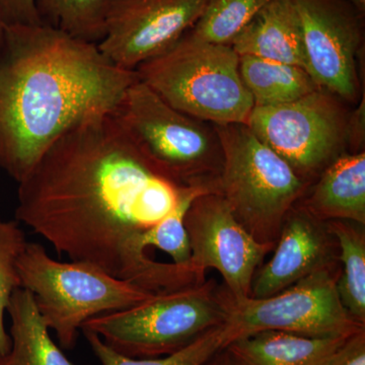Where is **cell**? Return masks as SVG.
I'll return each instance as SVG.
<instances>
[{
	"mask_svg": "<svg viewBox=\"0 0 365 365\" xmlns=\"http://www.w3.org/2000/svg\"><path fill=\"white\" fill-rule=\"evenodd\" d=\"M41 25L98 44L105 38L113 0H34Z\"/></svg>",
	"mask_w": 365,
	"mask_h": 365,
	"instance_id": "cell-20",
	"label": "cell"
},
{
	"mask_svg": "<svg viewBox=\"0 0 365 365\" xmlns=\"http://www.w3.org/2000/svg\"><path fill=\"white\" fill-rule=\"evenodd\" d=\"M0 365H9V360H7V354L6 355L0 354Z\"/></svg>",
	"mask_w": 365,
	"mask_h": 365,
	"instance_id": "cell-31",
	"label": "cell"
},
{
	"mask_svg": "<svg viewBox=\"0 0 365 365\" xmlns=\"http://www.w3.org/2000/svg\"><path fill=\"white\" fill-rule=\"evenodd\" d=\"M18 268L21 287L32 294L64 349L76 345L88 319L136 306L153 295L85 262L54 260L37 242H28Z\"/></svg>",
	"mask_w": 365,
	"mask_h": 365,
	"instance_id": "cell-6",
	"label": "cell"
},
{
	"mask_svg": "<svg viewBox=\"0 0 365 365\" xmlns=\"http://www.w3.org/2000/svg\"><path fill=\"white\" fill-rule=\"evenodd\" d=\"M138 76L97 44L44 25L9 26L0 43V170L23 181L81 120L113 112Z\"/></svg>",
	"mask_w": 365,
	"mask_h": 365,
	"instance_id": "cell-2",
	"label": "cell"
},
{
	"mask_svg": "<svg viewBox=\"0 0 365 365\" xmlns=\"http://www.w3.org/2000/svg\"><path fill=\"white\" fill-rule=\"evenodd\" d=\"M227 292H217L209 281L153 294L136 306L93 317L81 331L97 334L125 356H165L227 324Z\"/></svg>",
	"mask_w": 365,
	"mask_h": 365,
	"instance_id": "cell-5",
	"label": "cell"
},
{
	"mask_svg": "<svg viewBox=\"0 0 365 365\" xmlns=\"http://www.w3.org/2000/svg\"><path fill=\"white\" fill-rule=\"evenodd\" d=\"M208 193H216V190L207 185L182 187L181 195L174 209L143 235L144 249L155 247L169 255L173 263L189 268L191 250L188 234L185 227V217L193 201L199 196Z\"/></svg>",
	"mask_w": 365,
	"mask_h": 365,
	"instance_id": "cell-22",
	"label": "cell"
},
{
	"mask_svg": "<svg viewBox=\"0 0 365 365\" xmlns=\"http://www.w3.org/2000/svg\"><path fill=\"white\" fill-rule=\"evenodd\" d=\"M223 350L222 352L218 353L215 359H211L210 361H209L206 365H230V361H228L227 355H225V353L223 351Z\"/></svg>",
	"mask_w": 365,
	"mask_h": 365,
	"instance_id": "cell-28",
	"label": "cell"
},
{
	"mask_svg": "<svg viewBox=\"0 0 365 365\" xmlns=\"http://www.w3.org/2000/svg\"><path fill=\"white\" fill-rule=\"evenodd\" d=\"M227 302V323L240 336L278 330L307 337L343 338L365 329L343 306L331 267L314 271L272 297L235 300L228 294Z\"/></svg>",
	"mask_w": 365,
	"mask_h": 365,
	"instance_id": "cell-9",
	"label": "cell"
},
{
	"mask_svg": "<svg viewBox=\"0 0 365 365\" xmlns=\"http://www.w3.org/2000/svg\"><path fill=\"white\" fill-rule=\"evenodd\" d=\"M240 74L254 107L287 104L319 88L302 67L249 55L240 56Z\"/></svg>",
	"mask_w": 365,
	"mask_h": 365,
	"instance_id": "cell-18",
	"label": "cell"
},
{
	"mask_svg": "<svg viewBox=\"0 0 365 365\" xmlns=\"http://www.w3.org/2000/svg\"><path fill=\"white\" fill-rule=\"evenodd\" d=\"M364 93L359 107L350 113L349 117V148L351 153L364 150Z\"/></svg>",
	"mask_w": 365,
	"mask_h": 365,
	"instance_id": "cell-27",
	"label": "cell"
},
{
	"mask_svg": "<svg viewBox=\"0 0 365 365\" xmlns=\"http://www.w3.org/2000/svg\"><path fill=\"white\" fill-rule=\"evenodd\" d=\"M212 0H113L100 51L115 66L135 71L181 39Z\"/></svg>",
	"mask_w": 365,
	"mask_h": 365,
	"instance_id": "cell-12",
	"label": "cell"
},
{
	"mask_svg": "<svg viewBox=\"0 0 365 365\" xmlns=\"http://www.w3.org/2000/svg\"><path fill=\"white\" fill-rule=\"evenodd\" d=\"M81 332L102 365H206L240 336L234 327L227 323L172 354L153 359H133L115 351L97 334L86 330Z\"/></svg>",
	"mask_w": 365,
	"mask_h": 365,
	"instance_id": "cell-21",
	"label": "cell"
},
{
	"mask_svg": "<svg viewBox=\"0 0 365 365\" xmlns=\"http://www.w3.org/2000/svg\"><path fill=\"white\" fill-rule=\"evenodd\" d=\"M271 0H212L188 32L197 39L230 45Z\"/></svg>",
	"mask_w": 365,
	"mask_h": 365,
	"instance_id": "cell-23",
	"label": "cell"
},
{
	"mask_svg": "<svg viewBox=\"0 0 365 365\" xmlns=\"http://www.w3.org/2000/svg\"><path fill=\"white\" fill-rule=\"evenodd\" d=\"M222 150L217 194L257 241L276 244L288 212L311 185L247 124L215 125Z\"/></svg>",
	"mask_w": 365,
	"mask_h": 365,
	"instance_id": "cell-4",
	"label": "cell"
},
{
	"mask_svg": "<svg viewBox=\"0 0 365 365\" xmlns=\"http://www.w3.org/2000/svg\"><path fill=\"white\" fill-rule=\"evenodd\" d=\"M114 114L163 176L182 186L207 185L217 192L222 150L213 124L178 111L139 79Z\"/></svg>",
	"mask_w": 365,
	"mask_h": 365,
	"instance_id": "cell-7",
	"label": "cell"
},
{
	"mask_svg": "<svg viewBox=\"0 0 365 365\" xmlns=\"http://www.w3.org/2000/svg\"><path fill=\"white\" fill-rule=\"evenodd\" d=\"M185 227L191 250L189 268L197 281L204 282L205 271L216 269L230 299L251 297L257 268L275 244L257 241L217 193L204 194L193 201Z\"/></svg>",
	"mask_w": 365,
	"mask_h": 365,
	"instance_id": "cell-11",
	"label": "cell"
},
{
	"mask_svg": "<svg viewBox=\"0 0 365 365\" xmlns=\"http://www.w3.org/2000/svg\"><path fill=\"white\" fill-rule=\"evenodd\" d=\"M4 26L41 25L34 0H0Z\"/></svg>",
	"mask_w": 365,
	"mask_h": 365,
	"instance_id": "cell-25",
	"label": "cell"
},
{
	"mask_svg": "<svg viewBox=\"0 0 365 365\" xmlns=\"http://www.w3.org/2000/svg\"><path fill=\"white\" fill-rule=\"evenodd\" d=\"M28 241L18 220L0 217V354H9L11 336L6 329V314L16 290L21 288L18 264Z\"/></svg>",
	"mask_w": 365,
	"mask_h": 365,
	"instance_id": "cell-24",
	"label": "cell"
},
{
	"mask_svg": "<svg viewBox=\"0 0 365 365\" xmlns=\"http://www.w3.org/2000/svg\"><path fill=\"white\" fill-rule=\"evenodd\" d=\"M347 338L264 330L235 338L223 351L230 365H326Z\"/></svg>",
	"mask_w": 365,
	"mask_h": 365,
	"instance_id": "cell-15",
	"label": "cell"
},
{
	"mask_svg": "<svg viewBox=\"0 0 365 365\" xmlns=\"http://www.w3.org/2000/svg\"><path fill=\"white\" fill-rule=\"evenodd\" d=\"M299 16L306 71L319 88L359 102L357 58L364 50V16L349 0H292Z\"/></svg>",
	"mask_w": 365,
	"mask_h": 365,
	"instance_id": "cell-10",
	"label": "cell"
},
{
	"mask_svg": "<svg viewBox=\"0 0 365 365\" xmlns=\"http://www.w3.org/2000/svg\"><path fill=\"white\" fill-rule=\"evenodd\" d=\"M360 11L365 14V0H349Z\"/></svg>",
	"mask_w": 365,
	"mask_h": 365,
	"instance_id": "cell-29",
	"label": "cell"
},
{
	"mask_svg": "<svg viewBox=\"0 0 365 365\" xmlns=\"http://www.w3.org/2000/svg\"><path fill=\"white\" fill-rule=\"evenodd\" d=\"M344 103L318 88L287 104L254 107L246 124L312 185L349 148L350 112Z\"/></svg>",
	"mask_w": 365,
	"mask_h": 365,
	"instance_id": "cell-8",
	"label": "cell"
},
{
	"mask_svg": "<svg viewBox=\"0 0 365 365\" xmlns=\"http://www.w3.org/2000/svg\"><path fill=\"white\" fill-rule=\"evenodd\" d=\"M353 223L328 220L326 225L340 250L342 271L337 289L341 302L352 319L365 326V235L364 228Z\"/></svg>",
	"mask_w": 365,
	"mask_h": 365,
	"instance_id": "cell-19",
	"label": "cell"
},
{
	"mask_svg": "<svg viewBox=\"0 0 365 365\" xmlns=\"http://www.w3.org/2000/svg\"><path fill=\"white\" fill-rule=\"evenodd\" d=\"M332 237L326 222L294 205L281 227L272 258L254 278L251 297H272L314 271L331 267Z\"/></svg>",
	"mask_w": 365,
	"mask_h": 365,
	"instance_id": "cell-13",
	"label": "cell"
},
{
	"mask_svg": "<svg viewBox=\"0 0 365 365\" xmlns=\"http://www.w3.org/2000/svg\"><path fill=\"white\" fill-rule=\"evenodd\" d=\"M18 184L16 220L59 255L153 294L193 283L188 269L153 260L143 245L184 186L153 167L114 111L74 124Z\"/></svg>",
	"mask_w": 365,
	"mask_h": 365,
	"instance_id": "cell-1",
	"label": "cell"
},
{
	"mask_svg": "<svg viewBox=\"0 0 365 365\" xmlns=\"http://www.w3.org/2000/svg\"><path fill=\"white\" fill-rule=\"evenodd\" d=\"M230 46L239 56L275 60L306 69L302 28L292 0H271Z\"/></svg>",
	"mask_w": 365,
	"mask_h": 365,
	"instance_id": "cell-14",
	"label": "cell"
},
{
	"mask_svg": "<svg viewBox=\"0 0 365 365\" xmlns=\"http://www.w3.org/2000/svg\"><path fill=\"white\" fill-rule=\"evenodd\" d=\"M4 21H2L1 11H0V43H1L2 37H4Z\"/></svg>",
	"mask_w": 365,
	"mask_h": 365,
	"instance_id": "cell-30",
	"label": "cell"
},
{
	"mask_svg": "<svg viewBox=\"0 0 365 365\" xmlns=\"http://www.w3.org/2000/svg\"><path fill=\"white\" fill-rule=\"evenodd\" d=\"M135 71L168 104L207 123L246 124L254 108L232 46L197 39L189 32Z\"/></svg>",
	"mask_w": 365,
	"mask_h": 365,
	"instance_id": "cell-3",
	"label": "cell"
},
{
	"mask_svg": "<svg viewBox=\"0 0 365 365\" xmlns=\"http://www.w3.org/2000/svg\"><path fill=\"white\" fill-rule=\"evenodd\" d=\"M6 314L11 321L9 365H76L52 340L29 290L21 287L14 292Z\"/></svg>",
	"mask_w": 365,
	"mask_h": 365,
	"instance_id": "cell-17",
	"label": "cell"
},
{
	"mask_svg": "<svg viewBox=\"0 0 365 365\" xmlns=\"http://www.w3.org/2000/svg\"><path fill=\"white\" fill-rule=\"evenodd\" d=\"M326 365H365V329L348 337Z\"/></svg>",
	"mask_w": 365,
	"mask_h": 365,
	"instance_id": "cell-26",
	"label": "cell"
},
{
	"mask_svg": "<svg viewBox=\"0 0 365 365\" xmlns=\"http://www.w3.org/2000/svg\"><path fill=\"white\" fill-rule=\"evenodd\" d=\"M323 222L365 225V153H344L314 181L300 204Z\"/></svg>",
	"mask_w": 365,
	"mask_h": 365,
	"instance_id": "cell-16",
	"label": "cell"
}]
</instances>
